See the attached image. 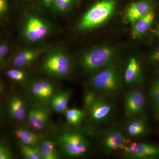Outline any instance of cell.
<instances>
[{
    "mask_svg": "<svg viewBox=\"0 0 159 159\" xmlns=\"http://www.w3.org/2000/svg\"><path fill=\"white\" fill-rule=\"evenodd\" d=\"M116 7V0L98 1L82 16L77 29L80 31H88L99 28L111 18Z\"/></svg>",
    "mask_w": 159,
    "mask_h": 159,
    "instance_id": "1",
    "label": "cell"
},
{
    "mask_svg": "<svg viewBox=\"0 0 159 159\" xmlns=\"http://www.w3.org/2000/svg\"><path fill=\"white\" fill-rule=\"evenodd\" d=\"M117 54V48L113 46H96L82 53L80 65L86 72L94 74L115 63Z\"/></svg>",
    "mask_w": 159,
    "mask_h": 159,
    "instance_id": "2",
    "label": "cell"
},
{
    "mask_svg": "<svg viewBox=\"0 0 159 159\" xmlns=\"http://www.w3.org/2000/svg\"><path fill=\"white\" fill-rule=\"evenodd\" d=\"M122 84L121 72L115 62L93 74L89 82L94 92L103 95L117 93Z\"/></svg>",
    "mask_w": 159,
    "mask_h": 159,
    "instance_id": "3",
    "label": "cell"
},
{
    "mask_svg": "<svg viewBox=\"0 0 159 159\" xmlns=\"http://www.w3.org/2000/svg\"><path fill=\"white\" fill-rule=\"evenodd\" d=\"M41 69L47 75L56 78H66L72 74L73 63L70 57L63 50L50 51L43 58Z\"/></svg>",
    "mask_w": 159,
    "mask_h": 159,
    "instance_id": "4",
    "label": "cell"
},
{
    "mask_svg": "<svg viewBox=\"0 0 159 159\" xmlns=\"http://www.w3.org/2000/svg\"><path fill=\"white\" fill-rule=\"evenodd\" d=\"M23 23L22 34L29 42L41 41L48 35L51 31L49 23L37 14L28 15Z\"/></svg>",
    "mask_w": 159,
    "mask_h": 159,
    "instance_id": "5",
    "label": "cell"
},
{
    "mask_svg": "<svg viewBox=\"0 0 159 159\" xmlns=\"http://www.w3.org/2000/svg\"><path fill=\"white\" fill-rule=\"evenodd\" d=\"M57 143L67 156L71 158L80 157L87 152L89 143L87 139L80 134L67 133L61 135Z\"/></svg>",
    "mask_w": 159,
    "mask_h": 159,
    "instance_id": "6",
    "label": "cell"
},
{
    "mask_svg": "<svg viewBox=\"0 0 159 159\" xmlns=\"http://www.w3.org/2000/svg\"><path fill=\"white\" fill-rule=\"evenodd\" d=\"M119 154L120 157L125 159L157 158L159 157V146L146 143H129Z\"/></svg>",
    "mask_w": 159,
    "mask_h": 159,
    "instance_id": "7",
    "label": "cell"
},
{
    "mask_svg": "<svg viewBox=\"0 0 159 159\" xmlns=\"http://www.w3.org/2000/svg\"><path fill=\"white\" fill-rule=\"evenodd\" d=\"M127 135L117 129L106 131L101 140L102 150L107 153L121 151L129 144Z\"/></svg>",
    "mask_w": 159,
    "mask_h": 159,
    "instance_id": "8",
    "label": "cell"
},
{
    "mask_svg": "<svg viewBox=\"0 0 159 159\" xmlns=\"http://www.w3.org/2000/svg\"><path fill=\"white\" fill-rule=\"evenodd\" d=\"M145 98L144 94L139 90L133 89L125 93L124 106L126 116L131 119L138 116L145 107Z\"/></svg>",
    "mask_w": 159,
    "mask_h": 159,
    "instance_id": "9",
    "label": "cell"
},
{
    "mask_svg": "<svg viewBox=\"0 0 159 159\" xmlns=\"http://www.w3.org/2000/svg\"><path fill=\"white\" fill-rule=\"evenodd\" d=\"M152 0H138L129 4L123 13L124 22L131 25L153 10Z\"/></svg>",
    "mask_w": 159,
    "mask_h": 159,
    "instance_id": "10",
    "label": "cell"
},
{
    "mask_svg": "<svg viewBox=\"0 0 159 159\" xmlns=\"http://www.w3.org/2000/svg\"><path fill=\"white\" fill-rule=\"evenodd\" d=\"M55 85L53 82L45 79H39L29 85V91L31 97L40 102L46 103L51 101L54 95Z\"/></svg>",
    "mask_w": 159,
    "mask_h": 159,
    "instance_id": "11",
    "label": "cell"
},
{
    "mask_svg": "<svg viewBox=\"0 0 159 159\" xmlns=\"http://www.w3.org/2000/svg\"><path fill=\"white\" fill-rule=\"evenodd\" d=\"M113 109V104L109 100L98 95L87 110L91 119L99 123L106 121L110 118Z\"/></svg>",
    "mask_w": 159,
    "mask_h": 159,
    "instance_id": "12",
    "label": "cell"
},
{
    "mask_svg": "<svg viewBox=\"0 0 159 159\" xmlns=\"http://www.w3.org/2000/svg\"><path fill=\"white\" fill-rule=\"evenodd\" d=\"M123 81L127 86L133 87L142 83L143 80V72L141 62L135 56L129 58L126 66Z\"/></svg>",
    "mask_w": 159,
    "mask_h": 159,
    "instance_id": "13",
    "label": "cell"
},
{
    "mask_svg": "<svg viewBox=\"0 0 159 159\" xmlns=\"http://www.w3.org/2000/svg\"><path fill=\"white\" fill-rule=\"evenodd\" d=\"M42 48L24 49L18 52L12 58L11 64L16 68L23 69L31 65L42 54Z\"/></svg>",
    "mask_w": 159,
    "mask_h": 159,
    "instance_id": "14",
    "label": "cell"
},
{
    "mask_svg": "<svg viewBox=\"0 0 159 159\" xmlns=\"http://www.w3.org/2000/svg\"><path fill=\"white\" fill-rule=\"evenodd\" d=\"M50 115V111L48 109L31 108L28 114L29 125L35 130H42L48 123Z\"/></svg>",
    "mask_w": 159,
    "mask_h": 159,
    "instance_id": "15",
    "label": "cell"
},
{
    "mask_svg": "<svg viewBox=\"0 0 159 159\" xmlns=\"http://www.w3.org/2000/svg\"><path fill=\"white\" fill-rule=\"evenodd\" d=\"M155 12L154 10H152L148 14L132 24L131 34L134 39H137L142 37L148 32L152 25L155 18Z\"/></svg>",
    "mask_w": 159,
    "mask_h": 159,
    "instance_id": "16",
    "label": "cell"
},
{
    "mask_svg": "<svg viewBox=\"0 0 159 159\" xmlns=\"http://www.w3.org/2000/svg\"><path fill=\"white\" fill-rule=\"evenodd\" d=\"M8 110L11 119L16 122H22L25 119V104L19 96L13 95L10 97L8 102Z\"/></svg>",
    "mask_w": 159,
    "mask_h": 159,
    "instance_id": "17",
    "label": "cell"
},
{
    "mask_svg": "<svg viewBox=\"0 0 159 159\" xmlns=\"http://www.w3.org/2000/svg\"><path fill=\"white\" fill-rule=\"evenodd\" d=\"M131 119L126 126V135L131 138L142 136L147 130V123L145 119L138 116Z\"/></svg>",
    "mask_w": 159,
    "mask_h": 159,
    "instance_id": "18",
    "label": "cell"
},
{
    "mask_svg": "<svg viewBox=\"0 0 159 159\" xmlns=\"http://www.w3.org/2000/svg\"><path fill=\"white\" fill-rule=\"evenodd\" d=\"M71 95V91L68 89L54 94L50 101L51 107L54 111L58 113L65 112L67 109Z\"/></svg>",
    "mask_w": 159,
    "mask_h": 159,
    "instance_id": "19",
    "label": "cell"
},
{
    "mask_svg": "<svg viewBox=\"0 0 159 159\" xmlns=\"http://www.w3.org/2000/svg\"><path fill=\"white\" fill-rule=\"evenodd\" d=\"M14 134L20 142L31 146H37L40 139L37 134L25 129H17L14 130Z\"/></svg>",
    "mask_w": 159,
    "mask_h": 159,
    "instance_id": "20",
    "label": "cell"
},
{
    "mask_svg": "<svg viewBox=\"0 0 159 159\" xmlns=\"http://www.w3.org/2000/svg\"><path fill=\"white\" fill-rule=\"evenodd\" d=\"M41 157L42 159H57L59 153L56 149L54 142L50 140H45L42 142L39 146Z\"/></svg>",
    "mask_w": 159,
    "mask_h": 159,
    "instance_id": "21",
    "label": "cell"
},
{
    "mask_svg": "<svg viewBox=\"0 0 159 159\" xmlns=\"http://www.w3.org/2000/svg\"><path fill=\"white\" fill-rule=\"evenodd\" d=\"M65 113L67 122L74 126L79 125L85 116L84 111L77 108L67 109Z\"/></svg>",
    "mask_w": 159,
    "mask_h": 159,
    "instance_id": "22",
    "label": "cell"
},
{
    "mask_svg": "<svg viewBox=\"0 0 159 159\" xmlns=\"http://www.w3.org/2000/svg\"><path fill=\"white\" fill-rule=\"evenodd\" d=\"M19 146L21 153L25 158L27 159H40V153L39 146H31L25 145L19 142Z\"/></svg>",
    "mask_w": 159,
    "mask_h": 159,
    "instance_id": "23",
    "label": "cell"
},
{
    "mask_svg": "<svg viewBox=\"0 0 159 159\" xmlns=\"http://www.w3.org/2000/svg\"><path fill=\"white\" fill-rule=\"evenodd\" d=\"M149 97L152 103L155 115L159 117V78L151 86L149 91Z\"/></svg>",
    "mask_w": 159,
    "mask_h": 159,
    "instance_id": "24",
    "label": "cell"
},
{
    "mask_svg": "<svg viewBox=\"0 0 159 159\" xmlns=\"http://www.w3.org/2000/svg\"><path fill=\"white\" fill-rule=\"evenodd\" d=\"M6 75L9 79L17 82L24 81L27 77L26 72L22 69L16 67L8 70L6 72Z\"/></svg>",
    "mask_w": 159,
    "mask_h": 159,
    "instance_id": "25",
    "label": "cell"
},
{
    "mask_svg": "<svg viewBox=\"0 0 159 159\" xmlns=\"http://www.w3.org/2000/svg\"><path fill=\"white\" fill-rule=\"evenodd\" d=\"M75 0H55L53 6L58 12L65 13L70 10Z\"/></svg>",
    "mask_w": 159,
    "mask_h": 159,
    "instance_id": "26",
    "label": "cell"
},
{
    "mask_svg": "<svg viewBox=\"0 0 159 159\" xmlns=\"http://www.w3.org/2000/svg\"><path fill=\"white\" fill-rule=\"evenodd\" d=\"M13 158V153L9 147L0 142V159H11Z\"/></svg>",
    "mask_w": 159,
    "mask_h": 159,
    "instance_id": "27",
    "label": "cell"
},
{
    "mask_svg": "<svg viewBox=\"0 0 159 159\" xmlns=\"http://www.w3.org/2000/svg\"><path fill=\"white\" fill-rule=\"evenodd\" d=\"M98 95L97 93L94 91L89 92L85 94L84 98V104L86 109L89 107L96 98H97Z\"/></svg>",
    "mask_w": 159,
    "mask_h": 159,
    "instance_id": "28",
    "label": "cell"
},
{
    "mask_svg": "<svg viewBox=\"0 0 159 159\" xmlns=\"http://www.w3.org/2000/svg\"><path fill=\"white\" fill-rule=\"evenodd\" d=\"M10 47L6 42L0 43V64L4 61L9 54Z\"/></svg>",
    "mask_w": 159,
    "mask_h": 159,
    "instance_id": "29",
    "label": "cell"
},
{
    "mask_svg": "<svg viewBox=\"0 0 159 159\" xmlns=\"http://www.w3.org/2000/svg\"><path fill=\"white\" fill-rule=\"evenodd\" d=\"M8 9V0H0V19L6 14Z\"/></svg>",
    "mask_w": 159,
    "mask_h": 159,
    "instance_id": "30",
    "label": "cell"
},
{
    "mask_svg": "<svg viewBox=\"0 0 159 159\" xmlns=\"http://www.w3.org/2000/svg\"><path fill=\"white\" fill-rule=\"evenodd\" d=\"M151 60L154 63L159 64V47L154 51L151 56Z\"/></svg>",
    "mask_w": 159,
    "mask_h": 159,
    "instance_id": "31",
    "label": "cell"
},
{
    "mask_svg": "<svg viewBox=\"0 0 159 159\" xmlns=\"http://www.w3.org/2000/svg\"><path fill=\"white\" fill-rule=\"evenodd\" d=\"M55 0H42L43 3L47 6H53Z\"/></svg>",
    "mask_w": 159,
    "mask_h": 159,
    "instance_id": "32",
    "label": "cell"
},
{
    "mask_svg": "<svg viewBox=\"0 0 159 159\" xmlns=\"http://www.w3.org/2000/svg\"><path fill=\"white\" fill-rule=\"evenodd\" d=\"M4 91V86L2 83L0 81V94H2Z\"/></svg>",
    "mask_w": 159,
    "mask_h": 159,
    "instance_id": "33",
    "label": "cell"
},
{
    "mask_svg": "<svg viewBox=\"0 0 159 159\" xmlns=\"http://www.w3.org/2000/svg\"><path fill=\"white\" fill-rule=\"evenodd\" d=\"M156 33L157 35L159 37V22L157 26Z\"/></svg>",
    "mask_w": 159,
    "mask_h": 159,
    "instance_id": "34",
    "label": "cell"
},
{
    "mask_svg": "<svg viewBox=\"0 0 159 159\" xmlns=\"http://www.w3.org/2000/svg\"><path fill=\"white\" fill-rule=\"evenodd\" d=\"M25 1H29V0H25Z\"/></svg>",
    "mask_w": 159,
    "mask_h": 159,
    "instance_id": "35",
    "label": "cell"
},
{
    "mask_svg": "<svg viewBox=\"0 0 159 159\" xmlns=\"http://www.w3.org/2000/svg\"></svg>",
    "mask_w": 159,
    "mask_h": 159,
    "instance_id": "36",
    "label": "cell"
}]
</instances>
